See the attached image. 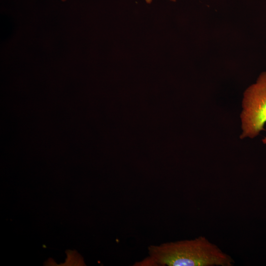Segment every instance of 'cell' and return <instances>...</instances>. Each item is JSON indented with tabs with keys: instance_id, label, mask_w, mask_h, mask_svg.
Masks as SVG:
<instances>
[{
	"instance_id": "obj_1",
	"label": "cell",
	"mask_w": 266,
	"mask_h": 266,
	"mask_svg": "<svg viewBox=\"0 0 266 266\" xmlns=\"http://www.w3.org/2000/svg\"><path fill=\"white\" fill-rule=\"evenodd\" d=\"M148 257L138 262L148 266H232L233 259L206 237L151 245Z\"/></svg>"
},
{
	"instance_id": "obj_2",
	"label": "cell",
	"mask_w": 266,
	"mask_h": 266,
	"mask_svg": "<svg viewBox=\"0 0 266 266\" xmlns=\"http://www.w3.org/2000/svg\"><path fill=\"white\" fill-rule=\"evenodd\" d=\"M241 114L243 132L241 138H253L264 130L266 123V71L245 91Z\"/></svg>"
},
{
	"instance_id": "obj_3",
	"label": "cell",
	"mask_w": 266,
	"mask_h": 266,
	"mask_svg": "<svg viewBox=\"0 0 266 266\" xmlns=\"http://www.w3.org/2000/svg\"><path fill=\"white\" fill-rule=\"evenodd\" d=\"M145 1L148 3H150L152 2V0H145ZM171 1H175L176 0H170Z\"/></svg>"
},
{
	"instance_id": "obj_4",
	"label": "cell",
	"mask_w": 266,
	"mask_h": 266,
	"mask_svg": "<svg viewBox=\"0 0 266 266\" xmlns=\"http://www.w3.org/2000/svg\"><path fill=\"white\" fill-rule=\"evenodd\" d=\"M263 142L265 144H266V137H265L263 140H262Z\"/></svg>"
},
{
	"instance_id": "obj_5",
	"label": "cell",
	"mask_w": 266,
	"mask_h": 266,
	"mask_svg": "<svg viewBox=\"0 0 266 266\" xmlns=\"http://www.w3.org/2000/svg\"><path fill=\"white\" fill-rule=\"evenodd\" d=\"M62 0L63 1H65V0Z\"/></svg>"
}]
</instances>
